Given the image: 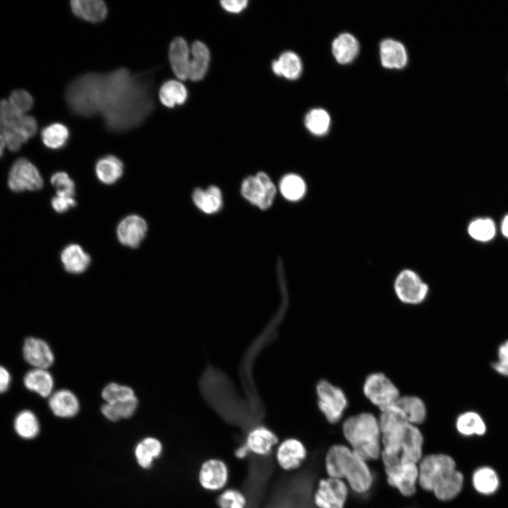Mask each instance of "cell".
Masks as SVG:
<instances>
[{
    "instance_id": "cell-38",
    "label": "cell",
    "mask_w": 508,
    "mask_h": 508,
    "mask_svg": "<svg viewBox=\"0 0 508 508\" xmlns=\"http://www.w3.org/2000/svg\"><path fill=\"white\" fill-rule=\"evenodd\" d=\"M473 485L480 493L489 495L498 488L499 479L495 471L488 467L477 469L473 475Z\"/></svg>"
},
{
    "instance_id": "cell-6",
    "label": "cell",
    "mask_w": 508,
    "mask_h": 508,
    "mask_svg": "<svg viewBox=\"0 0 508 508\" xmlns=\"http://www.w3.org/2000/svg\"><path fill=\"white\" fill-rule=\"evenodd\" d=\"M37 131L33 116L18 111L7 99L0 100V133L10 151H18Z\"/></svg>"
},
{
    "instance_id": "cell-18",
    "label": "cell",
    "mask_w": 508,
    "mask_h": 508,
    "mask_svg": "<svg viewBox=\"0 0 508 508\" xmlns=\"http://www.w3.org/2000/svg\"><path fill=\"white\" fill-rule=\"evenodd\" d=\"M23 354L26 362L35 368L47 369L54 361L49 344L39 338H27L23 343Z\"/></svg>"
},
{
    "instance_id": "cell-29",
    "label": "cell",
    "mask_w": 508,
    "mask_h": 508,
    "mask_svg": "<svg viewBox=\"0 0 508 508\" xmlns=\"http://www.w3.org/2000/svg\"><path fill=\"white\" fill-rule=\"evenodd\" d=\"M358 42L351 34L342 33L332 42V53L337 61L341 64L351 62L358 52Z\"/></svg>"
},
{
    "instance_id": "cell-45",
    "label": "cell",
    "mask_w": 508,
    "mask_h": 508,
    "mask_svg": "<svg viewBox=\"0 0 508 508\" xmlns=\"http://www.w3.org/2000/svg\"><path fill=\"white\" fill-rule=\"evenodd\" d=\"M497 355L498 359L492 363V366L499 374L508 376V340L499 346Z\"/></svg>"
},
{
    "instance_id": "cell-14",
    "label": "cell",
    "mask_w": 508,
    "mask_h": 508,
    "mask_svg": "<svg viewBox=\"0 0 508 508\" xmlns=\"http://www.w3.org/2000/svg\"><path fill=\"white\" fill-rule=\"evenodd\" d=\"M229 478L227 464L218 458H210L204 461L198 471L199 484L209 492H221L225 489Z\"/></svg>"
},
{
    "instance_id": "cell-21",
    "label": "cell",
    "mask_w": 508,
    "mask_h": 508,
    "mask_svg": "<svg viewBox=\"0 0 508 508\" xmlns=\"http://www.w3.org/2000/svg\"><path fill=\"white\" fill-rule=\"evenodd\" d=\"M70 4L74 15L88 22H101L107 14V8L103 1L73 0Z\"/></svg>"
},
{
    "instance_id": "cell-48",
    "label": "cell",
    "mask_w": 508,
    "mask_h": 508,
    "mask_svg": "<svg viewBox=\"0 0 508 508\" xmlns=\"http://www.w3.org/2000/svg\"><path fill=\"white\" fill-rule=\"evenodd\" d=\"M11 376L8 370L0 365V394L5 392L11 385Z\"/></svg>"
},
{
    "instance_id": "cell-23",
    "label": "cell",
    "mask_w": 508,
    "mask_h": 508,
    "mask_svg": "<svg viewBox=\"0 0 508 508\" xmlns=\"http://www.w3.org/2000/svg\"><path fill=\"white\" fill-rule=\"evenodd\" d=\"M382 65L388 68H401L406 64L407 54L404 45L391 39L385 40L380 44Z\"/></svg>"
},
{
    "instance_id": "cell-40",
    "label": "cell",
    "mask_w": 508,
    "mask_h": 508,
    "mask_svg": "<svg viewBox=\"0 0 508 508\" xmlns=\"http://www.w3.org/2000/svg\"><path fill=\"white\" fill-rule=\"evenodd\" d=\"M330 117L322 109H314L310 111L305 118V125L314 135H325L329 127Z\"/></svg>"
},
{
    "instance_id": "cell-5",
    "label": "cell",
    "mask_w": 508,
    "mask_h": 508,
    "mask_svg": "<svg viewBox=\"0 0 508 508\" xmlns=\"http://www.w3.org/2000/svg\"><path fill=\"white\" fill-rule=\"evenodd\" d=\"M342 433L349 447L366 461L381 456V431L378 418L368 412L346 418Z\"/></svg>"
},
{
    "instance_id": "cell-49",
    "label": "cell",
    "mask_w": 508,
    "mask_h": 508,
    "mask_svg": "<svg viewBox=\"0 0 508 508\" xmlns=\"http://www.w3.org/2000/svg\"><path fill=\"white\" fill-rule=\"evenodd\" d=\"M250 454V453L248 447H246V445L244 443L243 445L238 446L234 451L235 456L239 459H245Z\"/></svg>"
},
{
    "instance_id": "cell-51",
    "label": "cell",
    "mask_w": 508,
    "mask_h": 508,
    "mask_svg": "<svg viewBox=\"0 0 508 508\" xmlns=\"http://www.w3.org/2000/svg\"><path fill=\"white\" fill-rule=\"evenodd\" d=\"M5 147H6L5 142L4 140L3 137L1 136V135L0 133V157H1V155L4 152V150Z\"/></svg>"
},
{
    "instance_id": "cell-17",
    "label": "cell",
    "mask_w": 508,
    "mask_h": 508,
    "mask_svg": "<svg viewBox=\"0 0 508 508\" xmlns=\"http://www.w3.org/2000/svg\"><path fill=\"white\" fill-rule=\"evenodd\" d=\"M277 435L270 428L259 425L252 428L246 436L244 444L250 454L258 456L270 455L279 443Z\"/></svg>"
},
{
    "instance_id": "cell-25",
    "label": "cell",
    "mask_w": 508,
    "mask_h": 508,
    "mask_svg": "<svg viewBox=\"0 0 508 508\" xmlns=\"http://www.w3.org/2000/svg\"><path fill=\"white\" fill-rule=\"evenodd\" d=\"M25 387L42 397H49L54 387V379L47 369L34 368L28 371L23 378Z\"/></svg>"
},
{
    "instance_id": "cell-11",
    "label": "cell",
    "mask_w": 508,
    "mask_h": 508,
    "mask_svg": "<svg viewBox=\"0 0 508 508\" xmlns=\"http://www.w3.org/2000/svg\"><path fill=\"white\" fill-rule=\"evenodd\" d=\"M8 185L14 192L38 190L43 186V179L32 162L25 158H20L11 166Z\"/></svg>"
},
{
    "instance_id": "cell-36",
    "label": "cell",
    "mask_w": 508,
    "mask_h": 508,
    "mask_svg": "<svg viewBox=\"0 0 508 508\" xmlns=\"http://www.w3.org/2000/svg\"><path fill=\"white\" fill-rule=\"evenodd\" d=\"M16 433L24 439H32L40 432V423L35 414L24 410L18 413L14 420Z\"/></svg>"
},
{
    "instance_id": "cell-2",
    "label": "cell",
    "mask_w": 508,
    "mask_h": 508,
    "mask_svg": "<svg viewBox=\"0 0 508 508\" xmlns=\"http://www.w3.org/2000/svg\"><path fill=\"white\" fill-rule=\"evenodd\" d=\"M380 411V457L384 466L418 463L423 457V437L417 425L409 423L395 404Z\"/></svg>"
},
{
    "instance_id": "cell-1",
    "label": "cell",
    "mask_w": 508,
    "mask_h": 508,
    "mask_svg": "<svg viewBox=\"0 0 508 508\" xmlns=\"http://www.w3.org/2000/svg\"><path fill=\"white\" fill-rule=\"evenodd\" d=\"M152 72L132 73L126 68L87 73L66 90L70 110L82 116L99 115L106 127L124 131L140 125L154 108Z\"/></svg>"
},
{
    "instance_id": "cell-44",
    "label": "cell",
    "mask_w": 508,
    "mask_h": 508,
    "mask_svg": "<svg viewBox=\"0 0 508 508\" xmlns=\"http://www.w3.org/2000/svg\"><path fill=\"white\" fill-rule=\"evenodd\" d=\"M7 100L13 108L23 114H27L34 103L32 95L28 91L22 89L12 91Z\"/></svg>"
},
{
    "instance_id": "cell-13",
    "label": "cell",
    "mask_w": 508,
    "mask_h": 508,
    "mask_svg": "<svg viewBox=\"0 0 508 508\" xmlns=\"http://www.w3.org/2000/svg\"><path fill=\"white\" fill-rule=\"evenodd\" d=\"M389 484L405 497L412 496L418 483V463H399L385 467Z\"/></svg>"
},
{
    "instance_id": "cell-3",
    "label": "cell",
    "mask_w": 508,
    "mask_h": 508,
    "mask_svg": "<svg viewBox=\"0 0 508 508\" xmlns=\"http://www.w3.org/2000/svg\"><path fill=\"white\" fill-rule=\"evenodd\" d=\"M418 485L432 492L440 500L455 497L461 490L463 474L456 468L454 460L445 454L424 456L418 463Z\"/></svg>"
},
{
    "instance_id": "cell-12",
    "label": "cell",
    "mask_w": 508,
    "mask_h": 508,
    "mask_svg": "<svg viewBox=\"0 0 508 508\" xmlns=\"http://www.w3.org/2000/svg\"><path fill=\"white\" fill-rule=\"evenodd\" d=\"M428 286L423 282L414 271L404 270L397 277L394 291L398 298L403 303L416 305L423 302L428 293Z\"/></svg>"
},
{
    "instance_id": "cell-33",
    "label": "cell",
    "mask_w": 508,
    "mask_h": 508,
    "mask_svg": "<svg viewBox=\"0 0 508 508\" xmlns=\"http://www.w3.org/2000/svg\"><path fill=\"white\" fill-rule=\"evenodd\" d=\"M68 127L61 123H54L44 127L41 132L44 145L48 148L58 150L64 147L69 138Z\"/></svg>"
},
{
    "instance_id": "cell-31",
    "label": "cell",
    "mask_w": 508,
    "mask_h": 508,
    "mask_svg": "<svg viewBox=\"0 0 508 508\" xmlns=\"http://www.w3.org/2000/svg\"><path fill=\"white\" fill-rule=\"evenodd\" d=\"M272 68L276 75L295 80L301 73L302 64L300 58L295 53L286 52L273 61Z\"/></svg>"
},
{
    "instance_id": "cell-28",
    "label": "cell",
    "mask_w": 508,
    "mask_h": 508,
    "mask_svg": "<svg viewBox=\"0 0 508 508\" xmlns=\"http://www.w3.org/2000/svg\"><path fill=\"white\" fill-rule=\"evenodd\" d=\"M402 412L406 420L414 425L422 423L426 418V407L418 397H399L394 404Z\"/></svg>"
},
{
    "instance_id": "cell-39",
    "label": "cell",
    "mask_w": 508,
    "mask_h": 508,
    "mask_svg": "<svg viewBox=\"0 0 508 508\" xmlns=\"http://www.w3.org/2000/svg\"><path fill=\"white\" fill-rule=\"evenodd\" d=\"M279 189L286 199L296 201L304 196L306 186L304 181L299 176L287 174L282 179Z\"/></svg>"
},
{
    "instance_id": "cell-43",
    "label": "cell",
    "mask_w": 508,
    "mask_h": 508,
    "mask_svg": "<svg viewBox=\"0 0 508 508\" xmlns=\"http://www.w3.org/2000/svg\"><path fill=\"white\" fill-rule=\"evenodd\" d=\"M50 181L52 185L56 189V194L74 197L75 183L67 173L56 172L52 175Z\"/></svg>"
},
{
    "instance_id": "cell-46",
    "label": "cell",
    "mask_w": 508,
    "mask_h": 508,
    "mask_svg": "<svg viewBox=\"0 0 508 508\" xmlns=\"http://www.w3.org/2000/svg\"><path fill=\"white\" fill-rule=\"evenodd\" d=\"M75 205L76 201L72 196L56 194L52 199V206L58 213H64Z\"/></svg>"
},
{
    "instance_id": "cell-22",
    "label": "cell",
    "mask_w": 508,
    "mask_h": 508,
    "mask_svg": "<svg viewBox=\"0 0 508 508\" xmlns=\"http://www.w3.org/2000/svg\"><path fill=\"white\" fill-rule=\"evenodd\" d=\"M61 260L66 272L80 274L89 267L91 259L80 246L73 243L64 248L61 253Z\"/></svg>"
},
{
    "instance_id": "cell-15",
    "label": "cell",
    "mask_w": 508,
    "mask_h": 508,
    "mask_svg": "<svg viewBox=\"0 0 508 508\" xmlns=\"http://www.w3.org/2000/svg\"><path fill=\"white\" fill-rule=\"evenodd\" d=\"M307 454L305 445L295 437L283 440L275 448L276 462L285 471L299 468L305 461Z\"/></svg>"
},
{
    "instance_id": "cell-47",
    "label": "cell",
    "mask_w": 508,
    "mask_h": 508,
    "mask_svg": "<svg viewBox=\"0 0 508 508\" xmlns=\"http://www.w3.org/2000/svg\"><path fill=\"white\" fill-rule=\"evenodd\" d=\"M220 4L223 8L231 13H239L243 11L248 4L246 0H222Z\"/></svg>"
},
{
    "instance_id": "cell-20",
    "label": "cell",
    "mask_w": 508,
    "mask_h": 508,
    "mask_svg": "<svg viewBox=\"0 0 508 508\" xmlns=\"http://www.w3.org/2000/svg\"><path fill=\"white\" fill-rule=\"evenodd\" d=\"M49 406L52 413L60 418H71L80 410L76 395L69 389H61L49 396Z\"/></svg>"
},
{
    "instance_id": "cell-50",
    "label": "cell",
    "mask_w": 508,
    "mask_h": 508,
    "mask_svg": "<svg viewBox=\"0 0 508 508\" xmlns=\"http://www.w3.org/2000/svg\"><path fill=\"white\" fill-rule=\"evenodd\" d=\"M500 231L502 235L507 239H508V214L504 216L501 225Z\"/></svg>"
},
{
    "instance_id": "cell-7",
    "label": "cell",
    "mask_w": 508,
    "mask_h": 508,
    "mask_svg": "<svg viewBox=\"0 0 508 508\" xmlns=\"http://www.w3.org/2000/svg\"><path fill=\"white\" fill-rule=\"evenodd\" d=\"M363 390L365 397L380 411L394 404L400 397L395 385L380 373L368 375L364 382Z\"/></svg>"
},
{
    "instance_id": "cell-24",
    "label": "cell",
    "mask_w": 508,
    "mask_h": 508,
    "mask_svg": "<svg viewBox=\"0 0 508 508\" xmlns=\"http://www.w3.org/2000/svg\"><path fill=\"white\" fill-rule=\"evenodd\" d=\"M191 58L188 78L193 81L201 80L205 75L210 62V52L200 41H195L190 49Z\"/></svg>"
},
{
    "instance_id": "cell-34",
    "label": "cell",
    "mask_w": 508,
    "mask_h": 508,
    "mask_svg": "<svg viewBox=\"0 0 508 508\" xmlns=\"http://www.w3.org/2000/svg\"><path fill=\"white\" fill-rule=\"evenodd\" d=\"M467 231L469 236L473 240L480 243H487L495 237L497 227L491 218L480 217L469 223Z\"/></svg>"
},
{
    "instance_id": "cell-42",
    "label": "cell",
    "mask_w": 508,
    "mask_h": 508,
    "mask_svg": "<svg viewBox=\"0 0 508 508\" xmlns=\"http://www.w3.org/2000/svg\"><path fill=\"white\" fill-rule=\"evenodd\" d=\"M135 397L133 389L126 385L111 382L102 391V397L106 403H114Z\"/></svg>"
},
{
    "instance_id": "cell-30",
    "label": "cell",
    "mask_w": 508,
    "mask_h": 508,
    "mask_svg": "<svg viewBox=\"0 0 508 508\" xmlns=\"http://www.w3.org/2000/svg\"><path fill=\"white\" fill-rule=\"evenodd\" d=\"M188 97V91L183 83L176 80L165 81L159 90L161 103L167 107L172 108L183 104Z\"/></svg>"
},
{
    "instance_id": "cell-8",
    "label": "cell",
    "mask_w": 508,
    "mask_h": 508,
    "mask_svg": "<svg viewBox=\"0 0 508 508\" xmlns=\"http://www.w3.org/2000/svg\"><path fill=\"white\" fill-rule=\"evenodd\" d=\"M318 404L320 411L330 423H337L347 406L344 392L326 380H321L316 387Z\"/></svg>"
},
{
    "instance_id": "cell-4",
    "label": "cell",
    "mask_w": 508,
    "mask_h": 508,
    "mask_svg": "<svg viewBox=\"0 0 508 508\" xmlns=\"http://www.w3.org/2000/svg\"><path fill=\"white\" fill-rule=\"evenodd\" d=\"M325 468L327 476L344 480L357 494H365L372 487L373 477L367 461L348 446L332 445L325 456Z\"/></svg>"
},
{
    "instance_id": "cell-37",
    "label": "cell",
    "mask_w": 508,
    "mask_h": 508,
    "mask_svg": "<svg viewBox=\"0 0 508 508\" xmlns=\"http://www.w3.org/2000/svg\"><path fill=\"white\" fill-rule=\"evenodd\" d=\"M161 452L160 442L153 437H147L138 444L135 454L139 465L147 468L151 466L153 459L159 456Z\"/></svg>"
},
{
    "instance_id": "cell-27",
    "label": "cell",
    "mask_w": 508,
    "mask_h": 508,
    "mask_svg": "<svg viewBox=\"0 0 508 508\" xmlns=\"http://www.w3.org/2000/svg\"><path fill=\"white\" fill-rule=\"evenodd\" d=\"M192 197L197 207L207 214L217 212L222 205L221 190L215 186H211L206 190L196 188Z\"/></svg>"
},
{
    "instance_id": "cell-35",
    "label": "cell",
    "mask_w": 508,
    "mask_h": 508,
    "mask_svg": "<svg viewBox=\"0 0 508 508\" xmlns=\"http://www.w3.org/2000/svg\"><path fill=\"white\" fill-rule=\"evenodd\" d=\"M457 431L469 436L482 435L486 431V425L481 416L474 411H466L458 416L456 421Z\"/></svg>"
},
{
    "instance_id": "cell-9",
    "label": "cell",
    "mask_w": 508,
    "mask_h": 508,
    "mask_svg": "<svg viewBox=\"0 0 508 508\" xmlns=\"http://www.w3.org/2000/svg\"><path fill=\"white\" fill-rule=\"evenodd\" d=\"M346 483L339 478H321L313 494V502L318 508H344L349 494Z\"/></svg>"
},
{
    "instance_id": "cell-32",
    "label": "cell",
    "mask_w": 508,
    "mask_h": 508,
    "mask_svg": "<svg viewBox=\"0 0 508 508\" xmlns=\"http://www.w3.org/2000/svg\"><path fill=\"white\" fill-rule=\"evenodd\" d=\"M138 399L135 397L114 403H105L101 407L104 416L111 421H117L121 418H128L133 415L138 407Z\"/></svg>"
},
{
    "instance_id": "cell-19",
    "label": "cell",
    "mask_w": 508,
    "mask_h": 508,
    "mask_svg": "<svg viewBox=\"0 0 508 508\" xmlns=\"http://www.w3.org/2000/svg\"><path fill=\"white\" fill-rule=\"evenodd\" d=\"M190 56L186 41L181 37L174 39L169 49V59L174 73L181 80L188 79Z\"/></svg>"
},
{
    "instance_id": "cell-16",
    "label": "cell",
    "mask_w": 508,
    "mask_h": 508,
    "mask_svg": "<svg viewBox=\"0 0 508 508\" xmlns=\"http://www.w3.org/2000/svg\"><path fill=\"white\" fill-rule=\"evenodd\" d=\"M147 231L145 220L137 214L123 218L118 224L116 235L119 242L129 248H137L145 238Z\"/></svg>"
},
{
    "instance_id": "cell-10",
    "label": "cell",
    "mask_w": 508,
    "mask_h": 508,
    "mask_svg": "<svg viewBox=\"0 0 508 508\" xmlns=\"http://www.w3.org/2000/svg\"><path fill=\"white\" fill-rule=\"evenodd\" d=\"M243 196L262 210L270 207L276 194L275 186L263 172L246 178L241 185Z\"/></svg>"
},
{
    "instance_id": "cell-26",
    "label": "cell",
    "mask_w": 508,
    "mask_h": 508,
    "mask_svg": "<svg viewBox=\"0 0 508 508\" xmlns=\"http://www.w3.org/2000/svg\"><path fill=\"white\" fill-rule=\"evenodd\" d=\"M123 164L114 155H107L99 159L95 166L97 179L103 183L111 185L116 182L122 176Z\"/></svg>"
},
{
    "instance_id": "cell-41",
    "label": "cell",
    "mask_w": 508,
    "mask_h": 508,
    "mask_svg": "<svg viewBox=\"0 0 508 508\" xmlns=\"http://www.w3.org/2000/svg\"><path fill=\"white\" fill-rule=\"evenodd\" d=\"M217 504L219 508H246L248 500L240 490L226 488L219 492Z\"/></svg>"
}]
</instances>
